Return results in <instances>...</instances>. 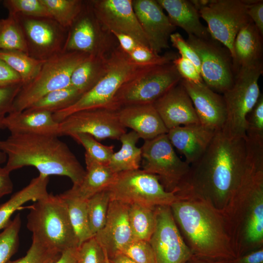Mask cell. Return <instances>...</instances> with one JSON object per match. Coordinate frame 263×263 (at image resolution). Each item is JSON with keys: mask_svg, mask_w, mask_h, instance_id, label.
<instances>
[{"mask_svg": "<svg viewBox=\"0 0 263 263\" xmlns=\"http://www.w3.org/2000/svg\"><path fill=\"white\" fill-rule=\"evenodd\" d=\"M246 138H231L217 131L196 162L178 191H188L224 211L237 190L246 164Z\"/></svg>", "mask_w": 263, "mask_h": 263, "instance_id": "cell-1", "label": "cell"}, {"mask_svg": "<svg viewBox=\"0 0 263 263\" xmlns=\"http://www.w3.org/2000/svg\"><path fill=\"white\" fill-rule=\"evenodd\" d=\"M176 195L170 209L192 254L215 260L235 259L222 212L191 192L182 191Z\"/></svg>", "mask_w": 263, "mask_h": 263, "instance_id": "cell-2", "label": "cell"}, {"mask_svg": "<svg viewBox=\"0 0 263 263\" xmlns=\"http://www.w3.org/2000/svg\"><path fill=\"white\" fill-rule=\"evenodd\" d=\"M224 215L236 258L263 247V159H247L244 173Z\"/></svg>", "mask_w": 263, "mask_h": 263, "instance_id": "cell-3", "label": "cell"}, {"mask_svg": "<svg viewBox=\"0 0 263 263\" xmlns=\"http://www.w3.org/2000/svg\"><path fill=\"white\" fill-rule=\"evenodd\" d=\"M0 150L7 156L9 172L24 167L36 168L40 174L65 176L73 186L82 181L86 170L67 145L55 135L11 134L0 140Z\"/></svg>", "mask_w": 263, "mask_h": 263, "instance_id": "cell-4", "label": "cell"}, {"mask_svg": "<svg viewBox=\"0 0 263 263\" xmlns=\"http://www.w3.org/2000/svg\"><path fill=\"white\" fill-rule=\"evenodd\" d=\"M29 208L27 227L32 240L60 253L79 246L66 204L60 195L48 194Z\"/></svg>", "mask_w": 263, "mask_h": 263, "instance_id": "cell-5", "label": "cell"}, {"mask_svg": "<svg viewBox=\"0 0 263 263\" xmlns=\"http://www.w3.org/2000/svg\"><path fill=\"white\" fill-rule=\"evenodd\" d=\"M153 66H155L137 64L119 46L114 48L107 56L105 73L98 82L72 106L53 113V118L59 123L72 113L82 110L97 108L114 110L113 99L121 86Z\"/></svg>", "mask_w": 263, "mask_h": 263, "instance_id": "cell-6", "label": "cell"}, {"mask_svg": "<svg viewBox=\"0 0 263 263\" xmlns=\"http://www.w3.org/2000/svg\"><path fill=\"white\" fill-rule=\"evenodd\" d=\"M263 61L239 68L232 86L223 94L226 117L222 132L231 138H246L247 116L261 94L259 79Z\"/></svg>", "mask_w": 263, "mask_h": 263, "instance_id": "cell-7", "label": "cell"}, {"mask_svg": "<svg viewBox=\"0 0 263 263\" xmlns=\"http://www.w3.org/2000/svg\"><path fill=\"white\" fill-rule=\"evenodd\" d=\"M89 56L77 52H61L46 60L35 77L22 86L11 112L23 111L46 94L69 86L74 71Z\"/></svg>", "mask_w": 263, "mask_h": 263, "instance_id": "cell-8", "label": "cell"}, {"mask_svg": "<svg viewBox=\"0 0 263 263\" xmlns=\"http://www.w3.org/2000/svg\"><path fill=\"white\" fill-rule=\"evenodd\" d=\"M182 78L172 61L151 67L124 83L116 93L113 108L153 104Z\"/></svg>", "mask_w": 263, "mask_h": 263, "instance_id": "cell-9", "label": "cell"}, {"mask_svg": "<svg viewBox=\"0 0 263 263\" xmlns=\"http://www.w3.org/2000/svg\"><path fill=\"white\" fill-rule=\"evenodd\" d=\"M107 189L111 200L128 205L170 206L177 199L175 193L164 188L157 176L140 169L117 173Z\"/></svg>", "mask_w": 263, "mask_h": 263, "instance_id": "cell-10", "label": "cell"}, {"mask_svg": "<svg viewBox=\"0 0 263 263\" xmlns=\"http://www.w3.org/2000/svg\"><path fill=\"white\" fill-rule=\"evenodd\" d=\"M141 148L142 169L157 176L167 191L176 193L190 165L177 155L167 133L144 141Z\"/></svg>", "mask_w": 263, "mask_h": 263, "instance_id": "cell-11", "label": "cell"}, {"mask_svg": "<svg viewBox=\"0 0 263 263\" xmlns=\"http://www.w3.org/2000/svg\"><path fill=\"white\" fill-rule=\"evenodd\" d=\"M246 0H205L198 11L207 24L211 38L229 51L234 57L233 44L239 30L250 22Z\"/></svg>", "mask_w": 263, "mask_h": 263, "instance_id": "cell-12", "label": "cell"}, {"mask_svg": "<svg viewBox=\"0 0 263 263\" xmlns=\"http://www.w3.org/2000/svg\"><path fill=\"white\" fill-rule=\"evenodd\" d=\"M187 41L199 57L204 83L214 92L223 94L232 86L235 77L228 50L212 38L203 39L188 35Z\"/></svg>", "mask_w": 263, "mask_h": 263, "instance_id": "cell-13", "label": "cell"}, {"mask_svg": "<svg viewBox=\"0 0 263 263\" xmlns=\"http://www.w3.org/2000/svg\"><path fill=\"white\" fill-rule=\"evenodd\" d=\"M60 136L86 133L98 141L119 140L126 132L117 111L108 108L84 110L73 113L59 122Z\"/></svg>", "mask_w": 263, "mask_h": 263, "instance_id": "cell-14", "label": "cell"}, {"mask_svg": "<svg viewBox=\"0 0 263 263\" xmlns=\"http://www.w3.org/2000/svg\"><path fill=\"white\" fill-rule=\"evenodd\" d=\"M156 224L149 242L156 263H186L192 253L175 223L170 207H155Z\"/></svg>", "mask_w": 263, "mask_h": 263, "instance_id": "cell-15", "label": "cell"}, {"mask_svg": "<svg viewBox=\"0 0 263 263\" xmlns=\"http://www.w3.org/2000/svg\"><path fill=\"white\" fill-rule=\"evenodd\" d=\"M16 15L30 56L45 60L63 51L68 30L51 18Z\"/></svg>", "mask_w": 263, "mask_h": 263, "instance_id": "cell-16", "label": "cell"}, {"mask_svg": "<svg viewBox=\"0 0 263 263\" xmlns=\"http://www.w3.org/2000/svg\"><path fill=\"white\" fill-rule=\"evenodd\" d=\"M103 29L134 38L139 45L150 48L144 31L133 10L132 0H94L89 2Z\"/></svg>", "mask_w": 263, "mask_h": 263, "instance_id": "cell-17", "label": "cell"}, {"mask_svg": "<svg viewBox=\"0 0 263 263\" xmlns=\"http://www.w3.org/2000/svg\"><path fill=\"white\" fill-rule=\"evenodd\" d=\"M103 30L90 3L88 5H84L80 14L68 29L62 52L106 56L109 43Z\"/></svg>", "mask_w": 263, "mask_h": 263, "instance_id": "cell-18", "label": "cell"}, {"mask_svg": "<svg viewBox=\"0 0 263 263\" xmlns=\"http://www.w3.org/2000/svg\"><path fill=\"white\" fill-rule=\"evenodd\" d=\"M133 10L147 39L150 48L159 54L169 48L170 36L176 27L155 0H132Z\"/></svg>", "mask_w": 263, "mask_h": 263, "instance_id": "cell-19", "label": "cell"}, {"mask_svg": "<svg viewBox=\"0 0 263 263\" xmlns=\"http://www.w3.org/2000/svg\"><path fill=\"white\" fill-rule=\"evenodd\" d=\"M181 83L192 101L200 124L215 132L222 131L226 117L223 96L204 82L195 83L182 79Z\"/></svg>", "mask_w": 263, "mask_h": 263, "instance_id": "cell-20", "label": "cell"}, {"mask_svg": "<svg viewBox=\"0 0 263 263\" xmlns=\"http://www.w3.org/2000/svg\"><path fill=\"white\" fill-rule=\"evenodd\" d=\"M129 205L111 200L103 228L94 236L109 258L133 240L128 216Z\"/></svg>", "mask_w": 263, "mask_h": 263, "instance_id": "cell-21", "label": "cell"}, {"mask_svg": "<svg viewBox=\"0 0 263 263\" xmlns=\"http://www.w3.org/2000/svg\"><path fill=\"white\" fill-rule=\"evenodd\" d=\"M153 105L168 130L200 124L192 101L181 81Z\"/></svg>", "mask_w": 263, "mask_h": 263, "instance_id": "cell-22", "label": "cell"}, {"mask_svg": "<svg viewBox=\"0 0 263 263\" xmlns=\"http://www.w3.org/2000/svg\"><path fill=\"white\" fill-rule=\"evenodd\" d=\"M216 132L198 124L170 129L167 135L173 148L190 165L204 153Z\"/></svg>", "mask_w": 263, "mask_h": 263, "instance_id": "cell-23", "label": "cell"}, {"mask_svg": "<svg viewBox=\"0 0 263 263\" xmlns=\"http://www.w3.org/2000/svg\"><path fill=\"white\" fill-rule=\"evenodd\" d=\"M117 112L122 126L131 129L144 141L166 134L169 131L153 104L125 106Z\"/></svg>", "mask_w": 263, "mask_h": 263, "instance_id": "cell-24", "label": "cell"}, {"mask_svg": "<svg viewBox=\"0 0 263 263\" xmlns=\"http://www.w3.org/2000/svg\"><path fill=\"white\" fill-rule=\"evenodd\" d=\"M3 124L11 134H35L60 136L59 123L54 120L53 113L45 111L26 109L11 112Z\"/></svg>", "mask_w": 263, "mask_h": 263, "instance_id": "cell-25", "label": "cell"}, {"mask_svg": "<svg viewBox=\"0 0 263 263\" xmlns=\"http://www.w3.org/2000/svg\"><path fill=\"white\" fill-rule=\"evenodd\" d=\"M168 13V17L176 27L184 30L188 35L199 38H211L207 28L200 21L198 10L191 0H157Z\"/></svg>", "mask_w": 263, "mask_h": 263, "instance_id": "cell-26", "label": "cell"}, {"mask_svg": "<svg viewBox=\"0 0 263 263\" xmlns=\"http://www.w3.org/2000/svg\"><path fill=\"white\" fill-rule=\"evenodd\" d=\"M263 37L252 21L239 30L233 44L235 75L240 67L262 61Z\"/></svg>", "mask_w": 263, "mask_h": 263, "instance_id": "cell-27", "label": "cell"}, {"mask_svg": "<svg viewBox=\"0 0 263 263\" xmlns=\"http://www.w3.org/2000/svg\"><path fill=\"white\" fill-rule=\"evenodd\" d=\"M86 173L81 183L69 189L76 196L87 200L94 194L107 189L113 181L117 173L107 165L95 160L85 153Z\"/></svg>", "mask_w": 263, "mask_h": 263, "instance_id": "cell-28", "label": "cell"}, {"mask_svg": "<svg viewBox=\"0 0 263 263\" xmlns=\"http://www.w3.org/2000/svg\"><path fill=\"white\" fill-rule=\"evenodd\" d=\"M49 177L42 174L33 178L25 187L14 194L4 203L0 205V230L4 228L11 221L14 213L30 201H37L48 195L47 188Z\"/></svg>", "mask_w": 263, "mask_h": 263, "instance_id": "cell-29", "label": "cell"}, {"mask_svg": "<svg viewBox=\"0 0 263 263\" xmlns=\"http://www.w3.org/2000/svg\"><path fill=\"white\" fill-rule=\"evenodd\" d=\"M140 139L134 131L126 132L119 138L121 147L113 153L108 166L114 173L139 169L142 160V150L136 146Z\"/></svg>", "mask_w": 263, "mask_h": 263, "instance_id": "cell-30", "label": "cell"}, {"mask_svg": "<svg viewBox=\"0 0 263 263\" xmlns=\"http://www.w3.org/2000/svg\"><path fill=\"white\" fill-rule=\"evenodd\" d=\"M107 56L90 55L74 71L70 85L82 94L91 89L105 73Z\"/></svg>", "mask_w": 263, "mask_h": 263, "instance_id": "cell-31", "label": "cell"}, {"mask_svg": "<svg viewBox=\"0 0 263 263\" xmlns=\"http://www.w3.org/2000/svg\"><path fill=\"white\" fill-rule=\"evenodd\" d=\"M65 201L79 246L94 237L91 232L87 210V200L82 199L68 190L59 194Z\"/></svg>", "mask_w": 263, "mask_h": 263, "instance_id": "cell-32", "label": "cell"}, {"mask_svg": "<svg viewBox=\"0 0 263 263\" xmlns=\"http://www.w3.org/2000/svg\"><path fill=\"white\" fill-rule=\"evenodd\" d=\"M128 216L133 240L149 242L155 227V207L129 205Z\"/></svg>", "mask_w": 263, "mask_h": 263, "instance_id": "cell-33", "label": "cell"}, {"mask_svg": "<svg viewBox=\"0 0 263 263\" xmlns=\"http://www.w3.org/2000/svg\"><path fill=\"white\" fill-rule=\"evenodd\" d=\"M0 58L20 75L22 85L35 77L46 60L36 59L19 51L0 50Z\"/></svg>", "mask_w": 263, "mask_h": 263, "instance_id": "cell-34", "label": "cell"}, {"mask_svg": "<svg viewBox=\"0 0 263 263\" xmlns=\"http://www.w3.org/2000/svg\"><path fill=\"white\" fill-rule=\"evenodd\" d=\"M0 50L19 51L28 54L24 35L16 15L8 14L0 19Z\"/></svg>", "mask_w": 263, "mask_h": 263, "instance_id": "cell-35", "label": "cell"}, {"mask_svg": "<svg viewBox=\"0 0 263 263\" xmlns=\"http://www.w3.org/2000/svg\"><path fill=\"white\" fill-rule=\"evenodd\" d=\"M82 95L77 90L69 85L46 94L27 109L45 110L53 113L72 106Z\"/></svg>", "mask_w": 263, "mask_h": 263, "instance_id": "cell-36", "label": "cell"}, {"mask_svg": "<svg viewBox=\"0 0 263 263\" xmlns=\"http://www.w3.org/2000/svg\"><path fill=\"white\" fill-rule=\"evenodd\" d=\"M51 18L65 29L72 26L84 4L80 0H41Z\"/></svg>", "mask_w": 263, "mask_h": 263, "instance_id": "cell-37", "label": "cell"}, {"mask_svg": "<svg viewBox=\"0 0 263 263\" xmlns=\"http://www.w3.org/2000/svg\"><path fill=\"white\" fill-rule=\"evenodd\" d=\"M87 210L90 228L94 236L105 225L111 196L109 190L100 191L87 199Z\"/></svg>", "mask_w": 263, "mask_h": 263, "instance_id": "cell-38", "label": "cell"}, {"mask_svg": "<svg viewBox=\"0 0 263 263\" xmlns=\"http://www.w3.org/2000/svg\"><path fill=\"white\" fill-rule=\"evenodd\" d=\"M21 225L18 213L0 233V263H6L18 251Z\"/></svg>", "mask_w": 263, "mask_h": 263, "instance_id": "cell-39", "label": "cell"}, {"mask_svg": "<svg viewBox=\"0 0 263 263\" xmlns=\"http://www.w3.org/2000/svg\"><path fill=\"white\" fill-rule=\"evenodd\" d=\"M3 4L8 11V14L33 18H51L41 0H5Z\"/></svg>", "mask_w": 263, "mask_h": 263, "instance_id": "cell-40", "label": "cell"}, {"mask_svg": "<svg viewBox=\"0 0 263 263\" xmlns=\"http://www.w3.org/2000/svg\"><path fill=\"white\" fill-rule=\"evenodd\" d=\"M85 149V152L97 162L107 165L114 153L113 145H104L92 136L86 133H77L71 136Z\"/></svg>", "mask_w": 263, "mask_h": 263, "instance_id": "cell-41", "label": "cell"}, {"mask_svg": "<svg viewBox=\"0 0 263 263\" xmlns=\"http://www.w3.org/2000/svg\"><path fill=\"white\" fill-rule=\"evenodd\" d=\"M128 56L135 63L143 66H157L172 62L177 55L168 53L163 55L157 54L149 47L138 45Z\"/></svg>", "mask_w": 263, "mask_h": 263, "instance_id": "cell-42", "label": "cell"}, {"mask_svg": "<svg viewBox=\"0 0 263 263\" xmlns=\"http://www.w3.org/2000/svg\"><path fill=\"white\" fill-rule=\"evenodd\" d=\"M60 255V253L32 240V244L24 256L15 261L10 260L6 263H50Z\"/></svg>", "mask_w": 263, "mask_h": 263, "instance_id": "cell-43", "label": "cell"}, {"mask_svg": "<svg viewBox=\"0 0 263 263\" xmlns=\"http://www.w3.org/2000/svg\"><path fill=\"white\" fill-rule=\"evenodd\" d=\"M107 256L94 236L78 246L76 263H107Z\"/></svg>", "mask_w": 263, "mask_h": 263, "instance_id": "cell-44", "label": "cell"}, {"mask_svg": "<svg viewBox=\"0 0 263 263\" xmlns=\"http://www.w3.org/2000/svg\"><path fill=\"white\" fill-rule=\"evenodd\" d=\"M120 253L136 263H156L154 253L149 241L132 240Z\"/></svg>", "mask_w": 263, "mask_h": 263, "instance_id": "cell-45", "label": "cell"}, {"mask_svg": "<svg viewBox=\"0 0 263 263\" xmlns=\"http://www.w3.org/2000/svg\"><path fill=\"white\" fill-rule=\"evenodd\" d=\"M246 136L263 138V96L261 94L246 118Z\"/></svg>", "mask_w": 263, "mask_h": 263, "instance_id": "cell-46", "label": "cell"}, {"mask_svg": "<svg viewBox=\"0 0 263 263\" xmlns=\"http://www.w3.org/2000/svg\"><path fill=\"white\" fill-rule=\"evenodd\" d=\"M22 84L0 88V129H5L3 122L12 111L14 101Z\"/></svg>", "mask_w": 263, "mask_h": 263, "instance_id": "cell-47", "label": "cell"}, {"mask_svg": "<svg viewBox=\"0 0 263 263\" xmlns=\"http://www.w3.org/2000/svg\"><path fill=\"white\" fill-rule=\"evenodd\" d=\"M172 63L182 79L195 83L204 82L197 68L188 59L178 56L172 61Z\"/></svg>", "mask_w": 263, "mask_h": 263, "instance_id": "cell-48", "label": "cell"}, {"mask_svg": "<svg viewBox=\"0 0 263 263\" xmlns=\"http://www.w3.org/2000/svg\"><path fill=\"white\" fill-rule=\"evenodd\" d=\"M169 40L172 46L178 50L180 56L191 61L200 73L201 63L199 57L196 51L182 35L178 32L173 33L170 36Z\"/></svg>", "mask_w": 263, "mask_h": 263, "instance_id": "cell-49", "label": "cell"}, {"mask_svg": "<svg viewBox=\"0 0 263 263\" xmlns=\"http://www.w3.org/2000/svg\"><path fill=\"white\" fill-rule=\"evenodd\" d=\"M246 0L247 15L263 36V1Z\"/></svg>", "mask_w": 263, "mask_h": 263, "instance_id": "cell-50", "label": "cell"}, {"mask_svg": "<svg viewBox=\"0 0 263 263\" xmlns=\"http://www.w3.org/2000/svg\"><path fill=\"white\" fill-rule=\"evenodd\" d=\"M22 84L20 75L0 58V88Z\"/></svg>", "mask_w": 263, "mask_h": 263, "instance_id": "cell-51", "label": "cell"}, {"mask_svg": "<svg viewBox=\"0 0 263 263\" xmlns=\"http://www.w3.org/2000/svg\"><path fill=\"white\" fill-rule=\"evenodd\" d=\"M231 263H263V247L247 252L231 261Z\"/></svg>", "mask_w": 263, "mask_h": 263, "instance_id": "cell-52", "label": "cell"}, {"mask_svg": "<svg viewBox=\"0 0 263 263\" xmlns=\"http://www.w3.org/2000/svg\"><path fill=\"white\" fill-rule=\"evenodd\" d=\"M112 34L118 40L121 49L128 55L139 45L134 38L127 34L117 33Z\"/></svg>", "mask_w": 263, "mask_h": 263, "instance_id": "cell-53", "label": "cell"}, {"mask_svg": "<svg viewBox=\"0 0 263 263\" xmlns=\"http://www.w3.org/2000/svg\"><path fill=\"white\" fill-rule=\"evenodd\" d=\"M10 173L4 167L0 166V198L13 191V184Z\"/></svg>", "mask_w": 263, "mask_h": 263, "instance_id": "cell-54", "label": "cell"}, {"mask_svg": "<svg viewBox=\"0 0 263 263\" xmlns=\"http://www.w3.org/2000/svg\"><path fill=\"white\" fill-rule=\"evenodd\" d=\"M77 247L62 252L58 259L50 263H76Z\"/></svg>", "mask_w": 263, "mask_h": 263, "instance_id": "cell-55", "label": "cell"}, {"mask_svg": "<svg viewBox=\"0 0 263 263\" xmlns=\"http://www.w3.org/2000/svg\"><path fill=\"white\" fill-rule=\"evenodd\" d=\"M231 260H215L192 256L186 263H231Z\"/></svg>", "mask_w": 263, "mask_h": 263, "instance_id": "cell-56", "label": "cell"}, {"mask_svg": "<svg viewBox=\"0 0 263 263\" xmlns=\"http://www.w3.org/2000/svg\"><path fill=\"white\" fill-rule=\"evenodd\" d=\"M109 259L111 263H136L132 259L121 253H117Z\"/></svg>", "mask_w": 263, "mask_h": 263, "instance_id": "cell-57", "label": "cell"}, {"mask_svg": "<svg viewBox=\"0 0 263 263\" xmlns=\"http://www.w3.org/2000/svg\"><path fill=\"white\" fill-rule=\"evenodd\" d=\"M6 155L2 151L0 150V165L6 162Z\"/></svg>", "mask_w": 263, "mask_h": 263, "instance_id": "cell-58", "label": "cell"}, {"mask_svg": "<svg viewBox=\"0 0 263 263\" xmlns=\"http://www.w3.org/2000/svg\"><path fill=\"white\" fill-rule=\"evenodd\" d=\"M106 263H111L110 261H109V259L108 258V257L107 256V261H106Z\"/></svg>", "mask_w": 263, "mask_h": 263, "instance_id": "cell-59", "label": "cell"}]
</instances>
